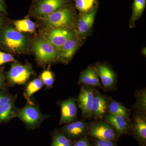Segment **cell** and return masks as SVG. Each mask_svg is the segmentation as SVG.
<instances>
[{"label": "cell", "instance_id": "13", "mask_svg": "<svg viewBox=\"0 0 146 146\" xmlns=\"http://www.w3.org/2000/svg\"><path fill=\"white\" fill-rule=\"evenodd\" d=\"M108 103L104 96L95 91L92 106V115L98 119H102L108 111Z\"/></svg>", "mask_w": 146, "mask_h": 146}, {"label": "cell", "instance_id": "34", "mask_svg": "<svg viewBox=\"0 0 146 146\" xmlns=\"http://www.w3.org/2000/svg\"><path fill=\"white\" fill-rule=\"evenodd\" d=\"M3 21V17L0 16V29H1V27L2 25Z\"/></svg>", "mask_w": 146, "mask_h": 146}, {"label": "cell", "instance_id": "32", "mask_svg": "<svg viewBox=\"0 0 146 146\" xmlns=\"http://www.w3.org/2000/svg\"><path fill=\"white\" fill-rule=\"evenodd\" d=\"M0 90L7 91V86L5 81V78L3 71L1 69H0Z\"/></svg>", "mask_w": 146, "mask_h": 146}, {"label": "cell", "instance_id": "5", "mask_svg": "<svg viewBox=\"0 0 146 146\" xmlns=\"http://www.w3.org/2000/svg\"><path fill=\"white\" fill-rule=\"evenodd\" d=\"M72 0H35L31 9V13L42 18L70 4Z\"/></svg>", "mask_w": 146, "mask_h": 146}, {"label": "cell", "instance_id": "7", "mask_svg": "<svg viewBox=\"0 0 146 146\" xmlns=\"http://www.w3.org/2000/svg\"><path fill=\"white\" fill-rule=\"evenodd\" d=\"M87 133L92 138L99 140L116 141L119 136L115 129L106 122L92 123L88 126Z\"/></svg>", "mask_w": 146, "mask_h": 146}, {"label": "cell", "instance_id": "21", "mask_svg": "<svg viewBox=\"0 0 146 146\" xmlns=\"http://www.w3.org/2000/svg\"><path fill=\"white\" fill-rule=\"evenodd\" d=\"M44 85L41 80L36 78L31 81L27 84L24 93V96L27 101V102H31L30 98L33 94L42 89Z\"/></svg>", "mask_w": 146, "mask_h": 146}, {"label": "cell", "instance_id": "8", "mask_svg": "<svg viewBox=\"0 0 146 146\" xmlns=\"http://www.w3.org/2000/svg\"><path fill=\"white\" fill-rule=\"evenodd\" d=\"M95 91L89 86H82L78 96L77 101L82 115L86 117L92 116L91 106Z\"/></svg>", "mask_w": 146, "mask_h": 146}, {"label": "cell", "instance_id": "25", "mask_svg": "<svg viewBox=\"0 0 146 146\" xmlns=\"http://www.w3.org/2000/svg\"><path fill=\"white\" fill-rule=\"evenodd\" d=\"M76 8L81 13L90 12L97 7V0H75Z\"/></svg>", "mask_w": 146, "mask_h": 146}, {"label": "cell", "instance_id": "2", "mask_svg": "<svg viewBox=\"0 0 146 146\" xmlns=\"http://www.w3.org/2000/svg\"><path fill=\"white\" fill-rule=\"evenodd\" d=\"M75 13L70 4L65 6L53 13L40 18L47 26L54 29H65L71 25Z\"/></svg>", "mask_w": 146, "mask_h": 146}, {"label": "cell", "instance_id": "10", "mask_svg": "<svg viewBox=\"0 0 146 146\" xmlns=\"http://www.w3.org/2000/svg\"><path fill=\"white\" fill-rule=\"evenodd\" d=\"M61 116L60 124L69 123L76 119L77 108L75 100L73 98L63 101L60 103Z\"/></svg>", "mask_w": 146, "mask_h": 146}, {"label": "cell", "instance_id": "16", "mask_svg": "<svg viewBox=\"0 0 146 146\" xmlns=\"http://www.w3.org/2000/svg\"><path fill=\"white\" fill-rule=\"evenodd\" d=\"M97 11V7H96L88 13H81L78 24L79 34L84 35L90 31L94 25Z\"/></svg>", "mask_w": 146, "mask_h": 146}, {"label": "cell", "instance_id": "24", "mask_svg": "<svg viewBox=\"0 0 146 146\" xmlns=\"http://www.w3.org/2000/svg\"><path fill=\"white\" fill-rule=\"evenodd\" d=\"M14 25L17 31L21 33H32L35 30V24L28 18L15 21Z\"/></svg>", "mask_w": 146, "mask_h": 146}, {"label": "cell", "instance_id": "14", "mask_svg": "<svg viewBox=\"0 0 146 146\" xmlns=\"http://www.w3.org/2000/svg\"><path fill=\"white\" fill-rule=\"evenodd\" d=\"M99 77L105 89L112 88L116 81V75L111 68L104 64H99L96 68Z\"/></svg>", "mask_w": 146, "mask_h": 146}, {"label": "cell", "instance_id": "15", "mask_svg": "<svg viewBox=\"0 0 146 146\" xmlns=\"http://www.w3.org/2000/svg\"><path fill=\"white\" fill-rule=\"evenodd\" d=\"M105 119L115 129L118 135L121 136L127 133L130 126L127 119L121 116L108 114Z\"/></svg>", "mask_w": 146, "mask_h": 146}, {"label": "cell", "instance_id": "28", "mask_svg": "<svg viewBox=\"0 0 146 146\" xmlns=\"http://www.w3.org/2000/svg\"><path fill=\"white\" fill-rule=\"evenodd\" d=\"M16 98V96L9 94L6 91L0 90V108Z\"/></svg>", "mask_w": 146, "mask_h": 146}, {"label": "cell", "instance_id": "18", "mask_svg": "<svg viewBox=\"0 0 146 146\" xmlns=\"http://www.w3.org/2000/svg\"><path fill=\"white\" fill-rule=\"evenodd\" d=\"M74 37L65 42L60 50L59 58L65 63L70 60L78 48V42Z\"/></svg>", "mask_w": 146, "mask_h": 146}, {"label": "cell", "instance_id": "1", "mask_svg": "<svg viewBox=\"0 0 146 146\" xmlns=\"http://www.w3.org/2000/svg\"><path fill=\"white\" fill-rule=\"evenodd\" d=\"M15 115L25 124L30 129H34L39 127L44 120L49 115L42 114L39 108L32 102H28L23 108H15Z\"/></svg>", "mask_w": 146, "mask_h": 146}, {"label": "cell", "instance_id": "30", "mask_svg": "<svg viewBox=\"0 0 146 146\" xmlns=\"http://www.w3.org/2000/svg\"><path fill=\"white\" fill-rule=\"evenodd\" d=\"M14 60V58L13 56L9 54L0 51V65L9 62H12Z\"/></svg>", "mask_w": 146, "mask_h": 146}, {"label": "cell", "instance_id": "4", "mask_svg": "<svg viewBox=\"0 0 146 146\" xmlns=\"http://www.w3.org/2000/svg\"><path fill=\"white\" fill-rule=\"evenodd\" d=\"M33 48L36 59L42 64L52 63L58 56L56 49L43 37L38 38L35 41Z\"/></svg>", "mask_w": 146, "mask_h": 146}, {"label": "cell", "instance_id": "22", "mask_svg": "<svg viewBox=\"0 0 146 146\" xmlns=\"http://www.w3.org/2000/svg\"><path fill=\"white\" fill-rule=\"evenodd\" d=\"M108 112L109 114L121 116L127 119L129 118L127 108L122 104L115 101H112L108 104Z\"/></svg>", "mask_w": 146, "mask_h": 146}, {"label": "cell", "instance_id": "9", "mask_svg": "<svg viewBox=\"0 0 146 146\" xmlns=\"http://www.w3.org/2000/svg\"><path fill=\"white\" fill-rule=\"evenodd\" d=\"M88 127V125L86 123L82 121H77L64 125L60 131L69 139L74 141L86 136Z\"/></svg>", "mask_w": 146, "mask_h": 146}, {"label": "cell", "instance_id": "27", "mask_svg": "<svg viewBox=\"0 0 146 146\" xmlns=\"http://www.w3.org/2000/svg\"><path fill=\"white\" fill-rule=\"evenodd\" d=\"M40 78L47 88L52 87L54 82V77L51 71L48 70L43 71L40 76Z\"/></svg>", "mask_w": 146, "mask_h": 146}, {"label": "cell", "instance_id": "31", "mask_svg": "<svg viewBox=\"0 0 146 146\" xmlns=\"http://www.w3.org/2000/svg\"><path fill=\"white\" fill-rule=\"evenodd\" d=\"M72 146H91L88 138L86 136L79 139L75 143H74Z\"/></svg>", "mask_w": 146, "mask_h": 146}, {"label": "cell", "instance_id": "17", "mask_svg": "<svg viewBox=\"0 0 146 146\" xmlns=\"http://www.w3.org/2000/svg\"><path fill=\"white\" fill-rule=\"evenodd\" d=\"M79 82L87 86L102 87L98 72L96 68L93 67H89L82 72Z\"/></svg>", "mask_w": 146, "mask_h": 146}, {"label": "cell", "instance_id": "23", "mask_svg": "<svg viewBox=\"0 0 146 146\" xmlns=\"http://www.w3.org/2000/svg\"><path fill=\"white\" fill-rule=\"evenodd\" d=\"M52 136V142L51 146H72L74 143L58 131L55 130Z\"/></svg>", "mask_w": 146, "mask_h": 146}, {"label": "cell", "instance_id": "20", "mask_svg": "<svg viewBox=\"0 0 146 146\" xmlns=\"http://www.w3.org/2000/svg\"><path fill=\"white\" fill-rule=\"evenodd\" d=\"M146 0H133L132 5V13L130 21L131 27L134 25V23L143 15L145 8Z\"/></svg>", "mask_w": 146, "mask_h": 146}, {"label": "cell", "instance_id": "26", "mask_svg": "<svg viewBox=\"0 0 146 146\" xmlns=\"http://www.w3.org/2000/svg\"><path fill=\"white\" fill-rule=\"evenodd\" d=\"M136 102L135 107L144 113L146 111V91L145 89L138 91L135 95Z\"/></svg>", "mask_w": 146, "mask_h": 146}, {"label": "cell", "instance_id": "3", "mask_svg": "<svg viewBox=\"0 0 146 146\" xmlns=\"http://www.w3.org/2000/svg\"><path fill=\"white\" fill-rule=\"evenodd\" d=\"M1 42L6 48L14 53L23 52L26 49L27 41L25 36L20 32L11 27L3 30Z\"/></svg>", "mask_w": 146, "mask_h": 146}, {"label": "cell", "instance_id": "33", "mask_svg": "<svg viewBox=\"0 0 146 146\" xmlns=\"http://www.w3.org/2000/svg\"><path fill=\"white\" fill-rule=\"evenodd\" d=\"M0 12L6 13L5 0H0Z\"/></svg>", "mask_w": 146, "mask_h": 146}, {"label": "cell", "instance_id": "19", "mask_svg": "<svg viewBox=\"0 0 146 146\" xmlns=\"http://www.w3.org/2000/svg\"><path fill=\"white\" fill-rule=\"evenodd\" d=\"M13 99L2 107L0 108V124L5 123L15 117V101Z\"/></svg>", "mask_w": 146, "mask_h": 146}, {"label": "cell", "instance_id": "6", "mask_svg": "<svg viewBox=\"0 0 146 146\" xmlns=\"http://www.w3.org/2000/svg\"><path fill=\"white\" fill-rule=\"evenodd\" d=\"M33 74L30 65L18 63H13L6 76L8 83L11 86L25 84Z\"/></svg>", "mask_w": 146, "mask_h": 146}, {"label": "cell", "instance_id": "12", "mask_svg": "<svg viewBox=\"0 0 146 146\" xmlns=\"http://www.w3.org/2000/svg\"><path fill=\"white\" fill-rule=\"evenodd\" d=\"M132 132L141 146H146V120L145 116L138 114L134 117L132 125Z\"/></svg>", "mask_w": 146, "mask_h": 146}, {"label": "cell", "instance_id": "29", "mask_svg": "<svg viewBox=\"0 0 146 146\" xmlns=\"http://www.w3.org/2000/svg\"><path fill=\"white\" fill-rule=\"evenodd\" d=\"M93 146H117L116 141L95 139Z\"/></svg>", "mask_w": 146, "mask_h": 146}, {"label": "cell", "instance_id": "11", "mask_svg": "<svg viewBox=\"0 0 146 146\" xmlns=\"http://www.w3.org/2000/svg\"><path fill=\"white\" fill-rule=\"evenodd\" d=\"M74 36V33L68 30L54 29L49 33L47 36V40L57 51L60 50L65 42Z\"/></svg>", "mask_w": 146, "mask_h": 146}]
</instances>
